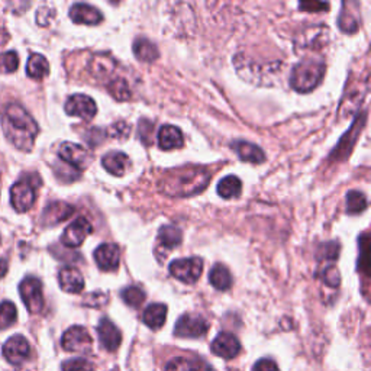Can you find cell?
<instances>
[{"label":"cell","mask_w":371,"mask_h":371,"mask_svg":"<svg viewBox=\"0 0 371 371\" xmlns=\"http://www.w3.org/2000/svg\"><path fill=\"white\" fill-rule=\"evenodd\" d=\"M108 303V295L103 293V292H94L90 293L86 299H85V304L90 306V307H102L103 304Z\"/></svg>","instance_id":"37"},{"label":"cell","mask_w":371,"mask_h":371,"mask_svg":"<svg viewBox=\"0 0 371 371\" xmlns=\"http://www.w3.org/2000/svg\"><path fill=\"white\" fill-rule=\"evenodd\" d=\"M97 335L102 346L106 349L109 353L116 351L122 342V334L116 325L108 319V318H102L99 325H97Z\"/></svg>","instance_id":"15"},{"label":"cell","mask_w":371,"mask_h":371,"mask_svg":"<svg viewBox=\"0 0 371 371\" xmlns=\"http://www.w3.org/2000/svg\"><path fill=\"white\" fill-rule=\"evenodd\" d=\"M70 18L74 24L81 25H97L103 20L100 10L86 4H76L70 9Z\"/></svg>","instance_id":"17"},{"label":"cell","mask_w":371,"mask_h":371,"mask_svg":"<svg viewBox=\"0 0 371 371\" xmlns=\"http://www.w3.org/2000/svg\"><path fill=\"white\" fill-rule=\"evenodd\" d=\"M184 144L183 132L173 125H164L158 132V146L161 150L169 151L181 148Z\"/></svg>","instance_id":"20"},{"label":"cell","mask_w":371,"mask_h":371,"mask_svg":"<svg viewBox=\"0 0 371 371\" xmlns=\"http://www.w3.org/2000/svg\"><path fill=\"white\" fill-rule=\"evenodd\" d=\"M202 272H203V261L199 257L180 258V260H174L170 264L172 276H174L177 280L188 283V284L196 283Z\"/></svg>","instance_id":"7"},{"label":"cell","mask_w":371,"mask_h":371,"mask_svg":"<svg viewBox=\"0 0 371 371\" xmlns=\"http://www.w3.org/2000/svg\"><path fill=\"white\" fill-rule=\"evenodd\" d=\"M12 371H29V370H25V368H15Z\"/></svg>","instance_id":"46"},{"label":"cell","mask_w":371,"mask_h":371,"mask_svg":"<svg viewBox=\"0 0 371 371\" xmlns=\"http://www.w3.org/2000/svg\"><path fill=\"white\" fill-rule=\"evenodd\" d=\"M232 148L238 154V157L242 161L246 162H253V164H261L265 161V154L262 150L251 142H245V141H235L232 144Z\"/></svg>","instance_id":"21"},{"label":"cell","mask_w":371,"mask_h":371,"mask_svg":"<svg viewBox=\"0 0 371 371\" xmlns=\"http://www.w3.org/2000/svg\"><path fill=\"white\" fill-rule=\"evenodd\" d=\"M183 241V234L177 228V226L173 225H166L162 226L158 232V244L162 246V248H176Z\"/></svg>","instance_id":"25"},{"label":"cell","mask_w":371,"mask_h":371,"mask_svg":"<svg viewBox=\"0 0 371 371\" xmlns=\"http://www.w3.org/2000/svg\"><path fill=\"white\" fill-rule=\"evenodd\" d=\"M253 371H280V370H279V365L276 364V361H273L270 358H261L254 364Z\"/></svg>","instance_id":"41"},{"label":"cell","mask_w":371,"mask_h":371,"mask_svg":"<svg viewBox=\"0 0 371 371\" xmlns=\"http://www.w3.org/2000/svg\"><path fill=\"white\" fill-rule=\"evenodd\" d=\"M299 8L304 12H309V13H312V12H323L326 9H329V5L328 4H321V2H302L299 5Z\"/></svg>","instance_id":"42"},{"label":"cell","mask_w":371,"mask_h":371,"mask_svg":"<svg viewBox=\"0 0 371 371\" xmlns=\"http://www.w3.org/2000/svg\"><path fill=\"white\" fill-rule=\"evenodd\" d=\"M209 329V323L203 316L186 314L176 323L174 335L178 338H200Z\"/></svg>","instance_id":"8"},{"label":"cell","mask_w":371,"mask_h":371,"mask_svg":"<svg viewBox=\"0 0 371 371\" xmlns=\"http://www.w3.org/2000/svg\"><path fill=\"white\" fill-rule=\"evenodd\" d=\"M209 281L211 284L218 288V290H230L231 286H232V277L230 270L226 269L225 265L222 264H216L214 269L209 273Z\"/></svg>","instance_id":"26"},{"label":"cell","mask_w":371,"mask_h":371,"mask_svg":"<svg viewBox=\"0 0 371 371\" xmlns=\"http://www.w3.org/2000/svg\"><path fill=\"white\" fill-rule=\"evenodd\" d=\"M61 345L69 353L77 354H90L93 349V341L86 328L83 326H71L64 332Z\"/></svg>","instance_id":"6"},{"label":"cell","mask_w":371,"mask_h":371,"mask_svg":"<svg viewBox=\"0 0 371 371\" xmlns=\"http://www.w3.org/2000/svg\"><path fill=\"white\" fill-rule=\"evenodd\" d=\"M109 90L119 100H125L130 97V89H128L125 80H115L113 83L109 86Z\"/></svg>","instance_id":"34"},{"label":"cell","mask_w":371,"mask_h":371,"mask_svg":"<svg viewBox=\"0 0 371 371\" xmlns=\"http://www.w3.org/2000/svg\"><path fill=\"white\" fill-rule=\"evenodd\" d=\"M58 155L66 164L77 170L88 169L93 160V155L86 148L74 142H64L63 146L59 147Z\"/></svg>","instance_id":"9"},{"label":"cell","mask_w":371,"mask_h":371,"mask_svg":"<svg viewBox=\"0 0 371 371\" xmlns=\"http://www.w3.org/2000/svg\"><path fill=\"white\" fill-rule=\"evenodd\" d=\"M164 371H189V360L184 357H176L167 363Z\"/></svg>","instance_id":"39"},{"label":"cell","mask_w":371,"mask_h":371,"mask_svg":"<svg viewBox=\"0 0 371 371\" xmlns=\"http://www.w3.org/2000/svg\"><path fill=\"white\" fill-rule=\"evenodd\" d=\"M211 181V174L202 169L176 170L164 180V192L173 196H192L200 193Z\"/></svg>","instance_id":"2"},{"label":"cell","mask_w":371,"mask_h":371,"mask_svg":"<svg viewBox=\"0 0 371 371\" xmlns=\"http://www.w3.org/2000/svg\"><path fill=\"white\" fill-rule=\"evenodd\" d=\"M166 318H167V306L162 303L150 304L142 315L144 323H146L148 328L154 329V331H157V329H160L164 325Z\"/></svg>","instance_id":"23"},{"label":"cell","mask_w":371,"mask_h":371,"mask_svg":"<svg viewBox=\"0 0 371 371\" xmlns=\"http://www.w3.org/2000/svg\"><path fill=\"white\" fill-rule=\"evenodd\" d=\"M128 162L130 158L127 154L119 153V151H112L109 154H106L102 160L103 167L105 170L113 176H123L128 170Z\"/></svg>","instance_id":"22"},{"label":"cell","mask_w":371,"mask_h":371,"mask_svg":"<svg viewBox=\"0 0 371 371\" xmlns=\"http://www.w3.org/2000/svg\"><path fill=\"white\" fill-rule=\"evenodd\" d=\"M36 176H25L16 181L10 189V203L16 212L24 214L35 203V189L39 186Z\"/></svg>","instance_id":"4"},{"label":"cell","mask_w":371,"mask_h":371,"mask_svg":"<svg viewBox=\"0 0 371 371\" xmlns=\"http://www.w3.org/2000/svg\"><path fill=\"white\" fill-rule=\"evenodd\" d=\"M368 234H364L360 238V248L361 254L358 258V272H363L365 276H368V264H370V245H368Z\"/></svg>","instance_id":"33"},{"label":"cell","mask_w":371,"mask_h":371,"mask_svg":"<svg viewBox=\"0 0 371 371\" xmlns=\"http://www.w3.org/2000/svg\"><path fill=\"white\" fill-rule=\"evenodd\" d=\"M340 28L344 31V32H356L357 28H358V22L356 19L351 18V15H348L345 10H342L341 13V18H340Z\"/></svg>","instance_id":"36"},{"label":"cell","mask_w":371,"mask_h":371,"mask_svg":"<svg viewBox=\"0 0 371 371\" xmlns=\"http://www.w3.org/2000/svg\"><path fill=\"white\" fill-rule=\"evenodd\" d=\"M325 63L318 58H304L298 63L292 71L290 83L298 92L307 93L314 90L323 78Z\"/></svg>","instance_id":"3"},{"label":"cell","mask_w":371,"mask_h":371,"mask_svg":"<svg viewBox=\"0 0 371 371\" xmlns=\"http://www.w3.org/2000/svg\"><path fill=\"white\" fill-rule=\"evenodd\" d=\"M74 214V209L70 204L64 202H54L50 206H47L43 216H41V220H43V225L46 226H54L57 223L64 222Z\"/></svg>","instance_id":"18"},{"label":"cell","mask_w":371,"mask_h":371,"mask_svg":"<svg viewBox=\"0 0 371 371\" xmlns=\"http://www.w3.org/2000/svg\"><path fill=\"white\" fill-rule=\"evenodd\" d=\"M2 127L12 146L20 151H31L39 132L35 119L20 105H9L2 118Z\"/></svg>","instance_id":"1"},{"label":"cell","mask_w":371,"mask_h":371,"mask_svg":"<svg viewBox=\"0 0 371 371\" xmlns=\"http://www.w3.org/2000/svg\"><path fill=\"white\" fill-rule=\"evenodd\" d=\"M340 254V244L338 242H329L322 246V253L319 254V258L325 260H337Z\"/></svg>","instance_id":"38"},{"label":"cell","mask_w":371,"mask_h":371,"mask_svg":"<svg viewBox=\"0 0 371 371\" xmlns=\"http://www.w3.org/2000/svg\"><path fill=\"white\" fill-rule=\"evenodd\" d=\"M364 122H365V113H363L360 118L356 119V122L353 123L351 130H349L341 139L340 146L334 150V153L331 154V160H345L349 154H351L353 147L356 146L357 138L361 134V130L364 127Z\"/></svg>","instance_id":"13"},{"label":"cell","mask_w":371,"mask_h":371,"mask_svg":"<svg viewBox=\"0 0 371 371\" xmlns=\"http://www.w3.org/2000/svg\"><path fill=\"white\" fill-rule=\"evenodd\" d=\"M120 253L115 244H102L94 251V260L103 272H113L119 265Z\"/></svg>","instance_id":"16"},{"label":"cell","mask_w":371,"mask_h":371,"mask_svg":"<svg viewBox=\"0 0 371 371\" xmlns=\"http://www.w3.org/2000/svg\"><path fill=\"white\" fill-rule=\"evenodd\" d=\"M19 67V57L15 51L0 54V73H15Z\"/></svg>","instance_id":"32"},{"label":"cell","mask_w":371,"mask_h":371,"mask_svg":"<svg viewBox=\"0 0 371 371\" xmlns=\"http://www.w3.org/2000/svg\"><path fill=\"white\" fill-rule=\"evenodd\" d=\"M367 204H368L367 199L361 192L351 190L346 195V212L349 215H357L364 212L367 209Z\"/></svg>","instance_id":"29"},{"label":"cell","mask_w":371,"mask_h":371,"mask_svg":"<svg viewBox=\"0 0 371 371\" xmlns=\"http://www.w3.org/2000/svg\"><path fill=\"white\" fill-rule=\"evenodd\" d=\"M4 356L13 365L24 364L31 356L29 342L22 335L10 337L4 345Z\"/></svg>","instance_id":"10"},{"label":"cell","mask_w":371,"mask_h":371,"mask_svg":"<svg viewBox=\"0 0 371 371\" xmlns=\"http://www.w3.org/2000/svg\"><path fill=\"white\" fill-rule=\"evenodd\" d=\"M323 281L328 284V286H331V287H338L340 286V273L338 270H335L334 267H328V269L325 270L323 273Z\"/></svg>","instance_id":"40"},{"label":"cell","mask_w":371,"mask_h":371,"mask_svg":"<svg viewBox=\"0 0 371 371\" xmlns=\"http://www.w3.org/2000/svg\"><path fill=\"white\" fill-rule=\"evenodd\" d=\"M123 302H125L128 306L131 307H139L144 302H146V292L142 290L141 287L138 286H130V287H125L120 293Z\"/></svg>","instance_id":"30"},{"label":"cell","mask_w":371,"mask_h":371,"mask_svg":"<svg viewBox=\"0 0 371 371\" xmlns=\"http://www.w3.org/2000/svg\"><path fill=\"white\" fill-rule=\"evenodd\" d=\"M134 54L139 61L144 63H151L160 55L158 48L147 38H138L134 43Z\"/></svg>","instance_id":"24"},{"label":"cell","mask_w":371,"mask_h":371,"mask_svg":"<svg viewBox=\"0 0 371 371\" xmlns=\"http://www.w3.org/2000/svg\"><path fill=\"white\" fill-rule=\"evenodd\" d=\"M19 293L31 314H39L44 309L43 283L35 277H27L19 284Z\"/></svg>","instance_id":"5"},{"label":"cell","mask_w":371,"mask_h":371,"mask_svg":"<svg viewBox=\"0 0 371 371\" xmlns=\"http://www.w3.org/2000/svg\"><path fill=\"white\" fill-rule=\"evenodd\" d=\"M92 225L86 218H78L73 223H70L63 237H61V242H63L69 248H76L85 242V239L92 234Z\"/></svg>","instance_id":"11"},{"label":"cell","mask_w":371,"mask_h":371,"mask_svg":"<svg viewBox=\"0 0 371 371\" xmlns=\"http://www.w3.org/2000/svg\"><path fill=\"white\" fill-rule=\"evenodd\" d=\"M48 73H50V64H48L47 58L41 54H32L27 64V74L31 78L41 80V78H44Z\"/></svg>","instance_id":"27"},{"label":"cell","mask_w":371,"mask_h":371,"mask_svg":"<svg viewBox=\"0 0 371 371\" xmlns=\"http://www.w3.org/2000/svg\"><path fill=\"white\" fill-rule=\"evenodd\" d=\"M61 288L67 293H80L85 288V279L81 273L73 267H64L58 274Z\"/></svg>","instance_id":"19"},{"label":"cell","mask_w":371,"mask_h":371,"mask_svg":"<svg viewBox=\"0 0 371 371\" xmlns=\"http://www.w3.org/2000/svg\"><path fill=\"white\" fill-rule=\"evenodd\" d=\"M8 273V262L5 260H0V279Z\"/></svg>","instance_id":"45"},{"label":"cell","mask_w":371,"mask_h":371,"mask_svg":"<svg viewBox=\"0 0 371 371\" xmlns=\"http://www.w3.org/2000/svg\"><path fill=\"white\" fill-rule=\"evenodd\" d=\"M242 192V183L237 176H226L218 184V193L223 199L238 197Z\"/></svg>","instance_id":"28"},{"label":"cell","mask_w":371,"mask_h":371,"mask_svg":"<svg viewBox=\"0 0 371 371\" xmlns=\"http://www.w3.org/2000/svg\"><path fill=\"white\" fill-rule=\"evenodd\" d=\"M51 16H54V13H52L51 9H48V8H41L38 10V13H36V22H38V25L47 27L50 24Z\"/></svg>","instance_id":"43"},{"label":"cell","mask_w":371,"mask_h":371,"mask_svg":"<svg viewBox=\"0 0 371 371\" xmlns=\"http://www.w3.org/2000/svg\"><path fill=\"white\" fill-rule=\"evenodd\" d=\"M66 112L70 116H77L85 120H90L94 118L97 108L92 97L86 94H73L66 102Z\"/></svg>","instance_id":"12"},{"label":"cell","mask_w":371,"mask_h":371,"mask_svg":"<svg viewBox=\"0 0 371 371\" xmlns=\"http://www.w3.org/2000/svg\"><path fill=\"white\" fill-rule=\"evenodd\" d=\"M189 371H214V368L202 358L189 360Z\"/></svg>","instance_id":"44"},{"label":"cell","mask_w":371,"mask_h":371,"mask_svg":"<svg viewBox=\"0 0 371 371\" xmlns=\"http://www.w3.org/2000/svg\"><path fill=\"white\" fill-rule=\"evenodd\" d=\"M18 319V311L16 306L6 300L0 303V329H6L12 326Z\"/></svg>","instance_id":"31"},{"label":"cell","mask_w":371,"mask_h":371,"mask_svg":"<svg viewBox=\"0 0 371 371\" xmlns=\"http://www.w3.org/2000/svg\"><path fill=\"white\" fill-rule=\"evenodd\" d=\"M63 371H93V368L85 358H71L63 364Z\"/></svg>","instance_id":"35"},{"label":"cell","mask_w":371,"mask_h":371,"mask_svg":"<svg viewBox=\"0 0 371 371\" xmlns=\"http://www.w3.org/2000/svg\"><path fill=\"white\" fill-rule=\"evenodd\" d=\"M212 353L225 360L235 358L241 351L239 340L231 332H220L212 342Z\"/></svg>","instance_id":"14"}]
</instances>
